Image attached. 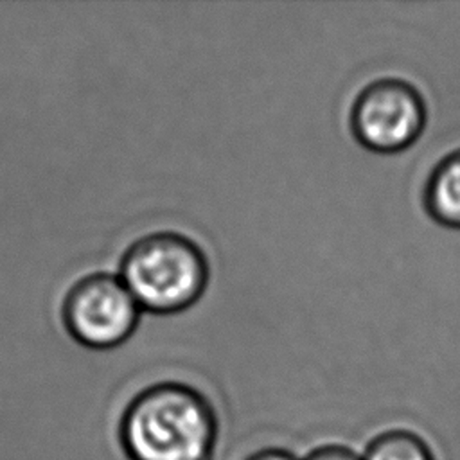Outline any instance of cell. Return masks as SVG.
Returning a JSON list of instances; mask_svg holds the SVG:
<instances>
[{"label": "cell", "mask_w": 460, "mask_h": 460, "mask_svg": "<svg viewBox=\"0 0 460 460\" xmlns=\"http://www.w3.org/2000/svg\"><path fill=\"white\" fill-rule=\"evenodd\" d=\"M119 431L131 460H210L219 420L203 392L162 381L142 388L128 402Z\"/></svg>", "instance_id": "obj_1"}, {"label": "cell", "mask_w": 460, "mask_h": 460, "mask_svg": "<svg viewBox=\"0 0 460 460\" xmlns=\"http://www.w3.org/2000/svg\"><path fill=\"white\" fill-rule=\"evenodd\" d=\"M119 277L142 311L172 314L201 298L210 268L194 239L174 230H156L128 244Z\"/></svg>", "instance_id": "obj_2"}, {"label": "cell", "mask_w": 460, "mask_h": 460, "mask_svg": "<svg viewBox=\"0 0 460 460\" xmlns=\"http://www.w3.org/2000/svg\"><path fill=\"white\" fill-rule=\"evenodd\" d=\"M140 313L122 279L110 271L83 275L61 304V322L70 338L93 350L122 345L135 332Z\"/></svg>", "instance_id": "obj_3"}, {"label": "cell", "mask_w": 460, "mask_h": 460, "mask_svg": "<svg viewBox=\"0 0 460 460\" xmlns=\"http://www.w3.org/2000/svg\"><path fill=\"white\" fill-rule=\"evenodd\" d=\"M422 93L408 81L383 77L368 83L350 108L354 138L374 153H399L417 142L426 126Z\"/></svg>", "instance_id": "obj_4"}, {"label": "cell", "mask_w": 460, "mask_h": 460, "mask_svg": "<svg viewBox=\"0 0 460 460\" xmlns=\"http://www.w3.org/2000/svg\"><path fill=\"white\" fill-rule=\"evenodd\" d=\"M422 199L433 221L460 230V147L447 153L431 169Z\"/></svg>", "instance_id": "obj_5"}, {"label": "cell", "mask_w": 460, "mask_h": 460, "mask_svg": "<svg viewBox=\"0 0 460 460\" xmlns=\"http://www.w3.org/2000/svg\"><path fill=\"white\" fill-rule=\"evenodd\" d=\"M363 460H437L431 442L406 426L386 428L365 446Z\"/></svg>", "instance_id": "obj_6"}, {"label": "cell", "mask_w": 460, "mask_h": 460, "mask_svg": "<svg viewBox=\"0 0 460 460\" xmlns=\"http://www.w3.org/2000/svg\"><path fill=\"white\" fill-rule=\"evenodd\" d=\"M302 460H363L361 451L341 442H327L311 449Z\"/></svg>", "instance_id": "obj_7"}, {"label": "cell", "mask_w": 460, "mask_h": 460, "mask_svg": "<svg viewBox=\"0 0 460 460\" xmlns=\"http://www.w3.org/2000/svg\"><path fill=\"white\" fill-rule=\"evenodd\" d=\"M304 456L288 447V446H264L252 455H248L244 460H302Z\"/></svg>", "instance_id": "obj_8"}]
</instances>
